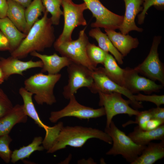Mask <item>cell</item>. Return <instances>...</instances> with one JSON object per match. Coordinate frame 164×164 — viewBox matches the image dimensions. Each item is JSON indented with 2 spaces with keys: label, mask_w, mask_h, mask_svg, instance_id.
Segmentation results:
<instances>
[{
  "label": "cell",
  "mask_w": 164,
  "mask_h": 164,
  "mask_svg": "<svg viewBox=\"0 0 164 164\" xmlns=\"http://www.w3.org/2000/svg\"><path fill=\"white\" fill-rule=\"evenodd\" d=\"M48 13L45 11L43 17L33 24L19 46L11 52L12 56L23 58L33 51H43L52 46L55 37Z\"/></svg>",
  "instance_id": "1"
},
{
  "label": "cell",
  "mask_w": 164,
  "mask_h": 164,
  "mask_svg": "<svg viewBox=\"0 0 164 164\" xmlns=\"http://www.w3.org/2000/svg\"><path fill=\"white\" fill-rule=\"evenodd\" d=\"M92 138L98 139L109 144L112 143L108 134L98 129L80 126L65 127L63 125L47 152L53 153L68 146L81 147L88 139Z\"/></svg>",
  "instance_id": "2"
},
{
  "label": "cell",
  "mask_w": 164,
  "mask_h": 164,
  "mask_svg": "<svg viewBox=\"0 0 164 164\" xmlns=\"http://www.w3.org/2000/svg\"><path fill=\"white\" fill-rule=\"evenodd\" d=\"M61 76L59 73L54 74H45L42 72L36 73L25 80L24 88L34 94V99L38 104H46L52 105L56 101L54 88Z\"/></svg>",
  "instance_id": "3"
},
{
  "label": "cell",
  "mask_w": 164,
  "mask_h": 164,
  "mask_svg": "<svg viewBox=\"0 0 164 164\" xmlns=\"http://www.w3.org/2000/svg\"><path fill=\"white\" fill-rule=\"evenodd\" d=\"M104 132L111 137L112 147L106 153L107 155H121L130 164L141 154L146 145H140L134 142L125 133L119 129L112 121Z\"/></svg>",
  "instance_id": "4"
},
{
  "label": "cell",
  "mask_w": 164,
  "mask_h": 164,
  "mask_svg": "<svg viewBox=\"0 0 164 164\" xmlns=\"http://www.w3.org/2000/svg\"><path fill=\"white\" fill-rule=\"evenodd\" d=\"M64 23L62 32L54 44H59L72 40V34L74 29L80 26H85L87 22L83 15L87 9L84 2L74 3L72 0H62Z\"/></svg>",
  "instance_id": "5"
},
{
  "label": "cell",
  "mask_w": 164,
  "mask_h": 164,
  "mask_svg": "<svg viewBox=\"0 0 164 164\" xmlns=\"http://www.w3.org/2000/svg\"><path fill=\"white\" fill-rule=\"evenodd\" d=\"M86 27L81 30L78 38L75 40L54 44V48L61 56L67 57L72 62L82 65L92 71L96 67L90 60L87 54L86 49L89 43L85 32Z\"/></svg>",
  "instance_id": "6"
},
{
  "label": "cell",
  "mask_w": 164,
  "mask_h": 164,
  "mask_svg": "<svg viewBox=\"0 0 164 164\" xmlns=\"http://www.w3.org/2000/svg\"><path fill=\"white\" fill-rule=\"evenodd\" d=\"M98 93L99 98V105L103 107L105 111L106 127L109 126L113 118L117 115L125 114L131 116H136L140 113L139 111L131 108L129 106L132 104L131 101L129 100L124 99L120 93H104L101 92Z\"/></svg>",
  "instance_id": "7"
},
{
  "label": "cell",
  "mask_w": 164,
  "mask_h": 164,
  "mask_svg": "<svg viewBox=\"0 0 164 164\" xmlns=\"http://www.w3.org/2000/svg\"><path fill=\"white\" fill-rule=\"evenodd\" d=\"M67 105L60 110L52 111L49 118L50 121L55 123L65 117H75L80 119L96 118L105 115L103 107L97 109L81 104L76 100L75 95L70 96Z\"/></svg>",
  "instance_id": "8"
},
{
  "label": "cell",
  "mask_w": 164,
  "mask_h": 164,
  "mask_svg": "<svg viewBox=\"0 0 164 164\" xmlns=\"http://www.w3.org/2000/svg\"><path fill=\"white\" fill-rule=\"evenodd\" d=\"M160 36H155L149 52L145 60L134 68L138 73L153 80H157L164 84V70L158 53V46L160 43Z\"/></svg>",
  "instance_id": "9"
},
{
  "label": "cell",
  "mask_w": 164,
  "mask_h": 164,
  "mask_svg": "<svg viewBox=\"0 0 164 164\" xmlns=\"http://www.w3.org/2000/svg\"><path fill=\"white\" fill-rule=\"evenodd\" d=\"M67 67L68 83L63 88V94L65 98L69 100L81 88L86 87L90 89L94 80L92 71L82 65L72 62Z\"/></svg>",
  "instance_id": "10"
},
{
  "label": "cell",
  "mask_w": 164,
  "mask_h": 164,
  "mask_svg": "<svg viewBox=\"0 0 164 164\" xmlns=\"http://www.w3.org/2000/svg\"><path fill=\"white\" fill-rule=\"evenodd\" d=\"M83 0L96 19L95 21L91 24L92 27L114 30L119 29L123 22V16L116 14L108 10L100 0Z\"/></svg>",
  "instance_id": "11"
},
{
  "label": "cell",
  "mask_w": 164,
  "mask_h": 164,
  "mask_svg": "<svg viewBox=\"0 0 164 164\" xmlns=\"http://www.w3.org/2000/svg\"><path fill=\"white\" fill-rule=\"evenodd\" d=\"M92 76L94 82L89 89L92 93L94 94L99 92L104 93H118L128 98L134 108H139L143 107L141 102L136 101L134 97V95L130 91L110 79L104 73L103 67H96L92 71Z\"/></svg>",
  "instance_id": "12"
},
{
  "label": "cell",
  "mask_w": 164,
  "mask_h": 164,
  "mask_svg": "<svg viewBox=\"0 0 164 164\" xmlns=\"http://www.w3.org/2000/svg\"><path fill=\"white\" fill-rule=\"evenodd\" d=\"M125 87L132 93L143 91L147 94L158 92L163 87L162 85L156 84L154 81L141 76L134 69L125 68Z\"/></svg>",
  "instance_id": "13"
},
{
  "label": "cell",
  "mask_w": 164,
  "mask_h": 164,
  "mask_svg": "<svg viewBox=\"0 0 164 164\" xmlns=\"http://www.w3.org/2000/svg\"><path fill=\"white\" fill-rule=\"evenodd\" d=\"M43 65L41 60L34 61L30 60L23 61L12 56L6 58H0V68L2 72L5 80L8 79L10 76L14 74L23 76V72L32 68H42Z\"/></svg>",
  "instance_id": "14"
},
{
  "label": "cell",
  "mask_w": 164,
  "mask_h": 164,
  "mask_svg": "<svg viewBox=\"0 0 164 164\" xmlns=\"http://www.w3.org/2000/svg\"><path fill=\"white\" fill-rule=\"evenodd\" d=\"M125 12L123 22L119 29L121 33L127 34L132 31L142 32L143 29L137 26L135 19L137 15L143 9L142 0H123Z\"/></svg>",
  "instance_id": "15"
},
{
  "label": "cell",
  "mask_w": 164,
  "mask_h": 164,
  "mask_svg": "<svg viewBox=\"0 0 164 164\" xmlns=\"http://www.w3.org/2000/svg\"><path fill=\"white\" fill-rule=\"evenodd\" d=\"M19 93L23 101L22 105L26 114L31 118L38 126L44 129L46 134L44 138H49L54 133L55 126H47L41 121L33 102L32 96L33 94L32 93L27 91L24 87H21L19 89Z\"/></svg>",
  "instance_id": "16"
},
{
  "label": "cell",
  "mask_w": 164,
  "mask_h": 164,
  "mask_svg": "<svg viewBox=\"0 0 164 164\" xmlns=\"http://www.w3.org/2000/svg\"><path fill=\"white\" fill-rule=\"evenodd\" d=\"M30 54L41 60L43 64L41 72H47L49 74L58 73L63 68L67 67L72 62L67 57L60 56L56 53L49 55L42 54L35 51Z\"/></svg>",
  "instance_id": "17"
},
{
  "label": "cell",
  "mask_w": 164,
  "mask_h": 164,
  "mask_svg": "<svg viewBox=\"0 0 164 164\" xmlns=\"http://www.w3.org/2000/svg\"><path fill=\"white\" fill-rule=\"evenodd\" d=\"M28 117L22 105L13 106L8 113L0 118V136L9 134L16 124L26 122Z\"/></svg>",
  "instance_id": "18"
},
{
  "label": "cell",
  "mask_w": 164,
  "mask_h": 164,
  "mask_svg": "<svg viewBox=\"0 0 164 164\" xmlns=\"http://www.w3.org/2000/svg\"><path fill=\"white\" fill-rule=\"evenodd\" d=\"M104 30L113 45L123 57L126 56L132 49L136 48L138 45V40L136 38L113 30L104 29Z\"/></svg>",
  "instance_id": "19"
},
{
  "label": "cell",
  "mask_w": 164,
  "mask_h": 164,
  "mask_svg": "<svg viewBox=\"0 0 164 164\" xmlns=\"http://www.w3.org/2000/svg\"><path fill=\"white\" fill-rule=\"evenodd\" d=\"M128 136L135 143L142 145H146L154 140H164V125L149 130H143L137 126Z\"/></svg>",
  "instance_id": "20"
},
{
  "label": "cell",
  "mask_w": 164,
  "mask_h": 164,
  "mask_svg": "<svg viewBox=\"0 0 164 164\" xmlns=\"http://www.w3.org/2000/svg\"><path fill=\"white\" fill-rule=\"evenodd\" d=\"M164 157V140L159 143L151 142L131 164H153Z\"/></svg>",
  "instance_id": "21"
},
{
  "label": "cell",
  "mask_w": 164,
  "mask_h": 164,
  "mask_svg": "<svg viewBox=\"0 0 164 164\" xmlns=\"http://www.w3.org/2000/svg\"><path fill=\"white\" fill-rule=\"evenodd\" d=\"M0 29L8 40L11 52L19 46L26 36L19 31L7 17L0 18Z\"/></svg>",
  "instance_id": "22"
},
{
  "label": "cell",
  "mask_w": 164,
  "mask_h": 164,
  "mask_svg": "<svg viewBox=\"0 0 164 164\" xmlns=\"http://www.w3.org/2000/svg\"><path fill=\"white\" fill-rule=\"evenodd\" d=\"M88 34L96 40L99 47L107 52L111 53L118 64L123 63L124 57L114 46L106 34L102 32L99 28L91 29Z\"/></svg>",
  "instance_id": "23"
},
{
  "label": "cell",
  "mask_w": 164,
  "mask_h": 164,
  "mask_svg": "<svg viewBox=\"0 0 164 164\" xmlns=\"http://www.w3.org/2000/svg\"><path fill=\"white\" fill-rule=\"evenodd\" d=\"M103 65L105 74L116 84L125 87V69L121 68L115 59L109 53L106 55Z\"/></svg>",
  "instance_id": "24"
},
{
  "label": "cell",
  "mask_w": 164,
  "mask_h": 164,
  "mask_svg": "<svg viewBox=\"0 0 164 164\" xmlns=\"http://www.w3.org/2000/svg\"><path fill=\"white\" fill-rule=\"evenodd\" d=\"M7 17L17 28L26 34V22L23 7L12 0H7Z\"/></svg>",
  "instance_id": "25"
},
{
  "label": "cell",
  "mask_w": 164,
  "mask_h": 164,
  "mask_svg": "<svg viewBox=\"0 0 164 164\" xmlns=\"http://www.w3.org/2000/svg\"><path fill=\"white\" fill-rule=\"evenodd\" d=\"M43 138L41 136L35 137L32 142L26 146H23L19 149L12 151L10 161L14 163L20 160L28 158L34 152L43 151L44 148L43 145Z\"/></svg>",
  "instance_id": "26"
},
{
  "label": "cell",
  "mask_w": 164,
  "mask_h": 164,
  "mask_svg": "<svg viewBox=\"0 0 164 164\" xmlns=\"http://www.w3.org/2000/svg\"><path fill=\"white\" fill-rule=\"evenodd\" d=\"M26 8L25 10L26 22V35L42 13H44L46 11L42 0H33Z\"/></svg>",
  "instance_id": "27"
},
{
  "label": "cell",
  "mask_w": 164,
  "mask_h": 164,
  "mask_svg": "<svg viewBox=\"0 0 164 164\" xmlns=\"http://www.w3.org/2000/svg\"><path fill=\"white\" fill-rule=\"evenodd\" d=\"M46 11L50 12V18L53 25H58L60 17L63 15V11L60 9L62 0H42Z\"/></svg>",
  "instance_id": "28"
},
{
  "label": "cell",
  "mask_w": 164,
  "mask_h": 164,
  "mask_svg": "<svg viewBox=\"0 0 164 164\" xmlns=\"http://www.w3.org/2000/svg\"><path fill=\"white\" fill-rule=\"evenodd\" d=\"M87 56L92 65L96 67L99 64H103L108 52L90 42L86 49Z\"/></svg>",
  "instance_id": "29"
},
{
  "label": "cell",
  "mask_w": 164,
  "mask_h": 164,
  "mask_svg": "<svg viewBox=\"0 0 164 164\" xmlns=\"http://www.w3.org/2000/svg\"><path fill=\"white\" fill-rule=\"evenodd\" d=\"M12 140L9 134L0 136V157L7 163L10 161L12 152L9 148Z\"/></svg>",
  "instance_id": "30"
},
{
  "label": "cell",
  "mask_w": 164,
  "mask_h": 164,
  "mask_svg": "<svg viewBox=\"0 0 164 164\" xmlns=\"http://www.w3.org/2000/svg\"><path fill=\"white\" fill-rule=\"evenodd\" d=\"M143 9L138 16V23L142 24L144 23L147 11L152 6L159 8H163L164 6V0H142Z\"/></svg>",
  "instance_id": "31"
},
{
  "label": "cell",
  "mask_w": 164,
  "mask_h": 164,
  "mask_svg": "<svg viewBox=\"0 0 164 164\" xmlns=\"http://www.w3.org/2000/svg\"><path fill=\"white\" fill-rule=\"evenodd\" d=\"M136 116L135 121H128L124 124L122 125L123 126L125 127L130 124H137L138 125V126L141 129L146 130L148 121L152 118V115L149 110L140 111L139 114Z\"/></svg>",
  "instance_id": "32"
},
{
  "label": "cell",
  "mask_w": 164,
  "mask_h": 164,
  "mask_svg": "<svg viewBox=\"0 0 164 164\" xmlns=\"http://www.w3.org/2000/svg\"><path fill=\"white\" fill-rule=\"evenodd\" d=\"M135 100L137 101H149L155 104L157 107L164 104V95H145L141 94L133 95Z\"/></svg>",
  "instance_id": "33"
},
{
  "label": "cell",
  "mask_w": 164,
  "mask_h": 164,
  "mask_svg": "<svg viewBox=\"0 0 164 164\" xmlns=\"http://www.w3.org/2000/svg\"><path fill=\"white\" fill-rule=\"evenodd\" d=\"M13 107L8 96L0 88V118L8 113Z\"/></svg>",
  "instance_id": "34"
},
{
  "label": "cell",
  "mask_w": 164,
  "mask_h": 164,
  "mask_svg": "<svg viewBox=\"0 0 164 164\" xmlns=\"http://www.w3.org/2000/svg\"><path fill=\"white\" fill-rule=\"evenodd\" d=\"M152 115V118L164 121V108L160 107L149 110Z\"/></svg>",
  "instance_id": "35"
},
{
  "label": "cell",
  "mask_w": 164,
  "mask_h": 164,
  "mask_svg": "<svg viewBox=\"0 0 164 164\" xmlns=\"http://www.w3.org/2000/svg\"><path fill=\"white\" fill-rule=\"evenodd\" d=\"M164 121L158 119L151 118L147 122L146 130H152L154 129L161 125L164 124Z\"/></svg>",
  "instance_id": "36"
},
{
  "label": "cell",
  "mask_w": 164,
  "mask_h": 164,
  "mask_svg": "<svg viewBox=\"0 0 164 164\" xmlns=\"http://www.w3.org/2000/svg\"><path fill=\"white\" fill-rule=\"evenodd\" d=\"M0 50H10L8 40L1 31H0Z\"/></svg>",
  "instance_id": "37"
},
{
  "label": "cell",
  "mask_w": 164,
  "mask_h": 164,
  "mask_svg": "<svg viewBox=\"0 0 164 164\" xmlns=\"http://www.w3.org/2000/svg\"><path fill=\"white\" fill-rule=\"evenodd\" d=\"M8 9L7 0H0V18L7 17Z\"/></svg>",
  "instance_id": "38"
},
{
  "label": "cell",
  "mask_w": 164,
  "mask_h": 164,
  "mask_svg": "<svg viewBox=\"0 0 164 164\" xmlns=\"http://www.w3.org/2000/svg\"><path fill=\"white\" fill-rule=\"evenodd\" d=\"M20 4L24 8L27 7L32 0H12Z\"/></svg>",
  "instance_id": "39"
},
{
  "label": "cell",
  "mask_w": 164,
  "mask_h": 164,
  "mask_svg": "<svg viewBox=\"0 0 164 164\" xmlns=\"http://www.w3.org/2000/svg\"><path fill=\"white\" fill-rule=\"evenodd\" d=\"M5 81L2 72L0 68V84H2Z\"/></svg>",
  "instance_id": "40"
}]
</instances>
